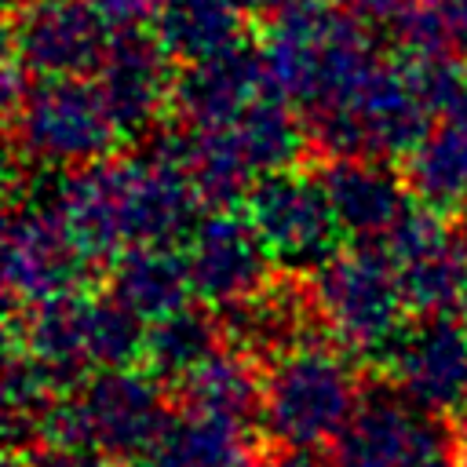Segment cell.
Wrapping results in <instances>:
<instances>
[{
    "mask_svg": "<svg viewBox=\"0 0 467 467\" xmlns=\"http://www.w3.org/2000/svg\"><path fill=\"white\" fill-rule=\"evenodd\" d=\"M259 51L274 91L299 109V120L339 106L379 62L365 22L332 0H292L274 11Z\"/></svg>",
    "mask_w": 467,
    "mask_h": 467,
    "instance_id": "6da1fadb",
    "label": "cell"
},
{
    "mask_svg": "<svg viewBox=\"0 0 467 467\" xmlns=\"http://www.w3.org/2000/svg\"><path fill=\"white\" fill-rule=\"evenodd\" d=\"M168 420V394L153 368H99L47 405L36 423V445H80L135 467L157 445Z\"/></svg>",
    "mask_w": 467,
    "mask_h": 467,
    "instance_id": "7a4b0ae2",
    "label": "cell"
},
{
    "mask_svg": "<svg viewBox=\"0 0 467 467\" xmlns=\"http://www.w3.org/2000/svg\"><path fill=\"white\" fill-rule=\"evenodd\" d=\"M361 383L347 350L321 343H296L281 350L263 379V412L274 445L321 449L339 438L361 405Z\"/></svg>",
    "mask_w": 467,
    "mask_h": 467,
    "instance_id": "3957f363",
    "label": "cell"
},
{
    "mask_svg": "<svg viewBox=\"0 0 467 467\" xmlns=\"http://www.w3.org/2000/svg\"><path fill=\"white\" fill-rule=\"evenodd\" d=\"M306 288L317 321L347 354H387L405 332L401 321L409 303L401 296L394 259L383 244L354 241L350 248H336L325 263L314 266Z\"/></svg>",
    "mask_w": 467,
    "mask_h": 467,
    "instance_id": "277c9868",
    "label": "cell"
},
{
    "mask_svg": "<svg viewBox=\"0 0 467 467\" xmlns=\"http://www.w3.org/2000/svg\"><path fill=\"white\" fill-rule=\"evenodd\" d=\"M15 150L40 168H80L109 157L120 128L106 106L99 80L88 77H29L7 102Z\"/></svg>",
    "mask_w": 467,
    "mask_h": 467,
    "instance_id": "5b68a950",
    "label": "cell"
},
{
    "mask_svg": "<svg viewBox=\"0 0 467 467\" xmlns=\"http://www.w3.org/2000/svg\"><path fill=\"white\" fill-rule=\"evenodd\" d=\"M460 438L394 383L368 387L332 441V467H460Z\"/></svg>",
    "mask_w": 467,
    "mask_h": 467,
    "instance_id": "8992f818",
    "label": "cell"
},
{
    "mask_svg": "<svg viewBox=\"0 0 467 467\" xmlns=\"http://www.w3.org/2000/svg\"><path fill=\"white\" fill-rule=\"evenodd\" d=\"M241 204L274 263L303 270L325 263L339 248L336 241L343 230L321 175H306L296 168L266 171L252 182Z\"/></svg>",
    "mask_w": 467,
    "mask_h": 467,
    "instance_id": "52a82bcc",
    "label": "cell"
},
{
    "mask_svg": "<svg viewBox=\"0 0 467 467\" xmlns=\"http://www.w3.org/2000/svg\"><path fill=\"white\" fill-rule=\"evenodd\" d=\"M113 33L117 29L84 0H26L11 7L7 58L29 77H91Z\"/></svg>",
    "mask_w": 467,
    "mask_h": 467,
    "instance_id": "ba28073f",
    "label": "cell"
},
{
    "mask_svg": "<svg viewBox=\"0 0 467 467\" xmlns=\"http://www.w3.org/2000/svg\"><path fill=\"white\" fill-rule=\"evenodd\" d=\"M394 259L401 296L416 317L452 314L467 299V234L449 226L438 208L412 204V212L383 241Z\"/></svg>",
    "mask_w": 467,
    "mask_h": 467,
    "instance_id": "9c48e42d",
    "label": "cell"
},
{
    "mask_svg": "<svg viewBox=\"0 0 467 467\" xmlns=\"http://www.w3.org/2000/svg\"><path fill=\"white\" fill-rule=\"evenodd\" d=\"M91 266L95 263L36 197L26 193V201H11L4 223V288L11 310L80 288Z\"/></svg>",
    "mask_w": 467,
    "mask_h": 467,
    "instance_id": "30bf717a",
    "label": "cell"
},
{
    "mask_svg": "<svg viewBox=\"0 0 467 467\" xmlns=\"http://www.w3.org/2000/svg\"><path fill=\"white\" fill-rule=\"evenodd\" d=\"M186 263L193 296L212 306H230L270 285V248L248 215L212 208L186 234Z\"/></svg>",
    "mask_w": 467,
    "mask_h": 467,
    "instance_id": "8fae6325",
    "label": "cell"
},
{
    "mask_svg": "<svg viewBox=\"0 0 467 467\" xmlns=\"http://www.w3.org/2000/svg\"><path fill=\"white\" fill-rule=\"evenodd\" d=\"M390 383L427 412L467 409V325L449 314L420 317L387 350Z\"/></svg>",
    "mask_w": 467,
    "mask_h": 467,
    "instance_id": "7c38bea8",
    "label": "cell"
},
{
    "mask_svg": "<svg viewBox=\"0 0 467 467\" xmlns=\"http://www.w3.org/2000/svg\"><path fill=\"white\" fill-rule=\"evenodd\" d=\"M95 80L106 95V106L124 139L142 135L157 124L164 106L175 95V58L153 33L139 26L117 29Z\"/></svg>",
    "mask_w": 467,
    "mask_h": 467,
    "instance_id": "4fadbf2b",
    "label": "cell"
},
{
    "mask_svg": "<svg viewBox=\"0 0 467 467\" xmlns=\"http://www.w3.org/2000/svg\"><path fill=\"white\" fill-rule=\"evenodd\" d=\"M332 212L339 219V230L350 234L354 241H372L383 244L390 230L412 212V186L409 179H398L387 161L372 157H328L325 168L317 171Z\"/></svg>",
    "mask_w": 467,
    "mask_h": 467,
    "instance_id": "5bb4252c",
    "label": "cell"
},
{
    "mask_svg": "<svg viewBox=\"0 0 467 467\" xmlns=\"http://www.w3.org/2000/svg\"><path fill=\"white\" fill-rule=\"evenodd\" d=\"M270 91L274 84L263 51L241 40L212 58L182 66V73L175 77L171 106L182 124H219L244 113L252 102H259Z\"/></svg>",
    "mask_w": 467,
    "mask_h": 467,
    "instance_id": "9a60e30c",
    "label": "cell"
},
{
    "mask_svg": "<svg viewBox=\"0 0 467 467\" xmlns=\"http://www.w3.org/2000/svg\"><path fill=\"white\" fill-rule=\"evenodd\" d=\"M405 161V179L423 204L438 212L467 204V80Z\"/></svg>",
    "mask_w": 467,
    "mask_h": 467,
    "instance_id": "2e32d148",
    "label": "cell"
},
{
    "mask_svg": "<svg viewBox=\"0 0 467 467\" xmlns=\"http://www.w3.org/2000/svg\"><path fill=\"white\" fill-rule=\"evenodd\" d=\"M109 296L131 306L142 321L186 306L193 299L186 252L175 244H128L109 263Z\"/></svg>",
    "mask_w": 467,
    "mask_h": 467,
    "instance_id": "e0dca14e",
    "label": "cell"
},
{
    "mask_svg": "<svg viewBox=\"0 0 467 467\" xmlns=\"http://www.w3.org/2000/svg\"><path fill=\"white\" fill-rule=\"evenodd\" d=\"M179 409L248 427L263 412V372L248 350H215L175 379Z\"/></svg>",
    "mask_w": 467,
    "mask_h": 467,
    "instance_id": "ac0fdd59",
    "label": "cell"
},
{
    "mask_svg": "<svg viewBox=\"0 0 467 467\" xmlns=\"http://www.w3.org/2000/svg\"><path fill=\"white\" fill-rule=\"evenodd\" d=\"M244 15L237 0H164L153 18V36L179 66H190L241 44Z\"/></svg>",
    "mask_w": 467,
    "mask_h": 467,
    "instance_id": "d6986e66",
    "label": "cell"
},
{
    "mask_svg": "<svg viewBox=\"0 0 467 467\" xmlns=\"http://www.w3.org/2000/svg\"><path fill=\"white\" fill-rule=\"evenodd\" d=\"M135 467H248V438L234 420L179 409Z\"/></svg>",
    "mask_w": 467,
    "mask_h": 467,
    "instance_id": "ffe728a7",
    "label": "cell"
},
{
    "mask_svg": "<svg viewBox=\"0 0 467 467\" xmlns=\"http://www.w3.org/2000/svg\"><path fill=\"white\" fill-rule=\"evenodd\" d=\"M223 325L208 310L186 303L179 310H168L146 325V347L142 358L157 376H168L171 383L186 376L193 365H201L208 354L219 350Z\"/></svg>",
    "mask_w": 467,
    "mask_h": 467,
    "instance_id": "44dd1931",
    "label": "cell"
},
{
    "mask_svg": "<svg viewBox=\"0 0 467 467\" xmlns=\"http://www.w3.org/2000/svg\"><path fill=\"white\" fill-rule=\"evenodd\" d=\"M394 22L398 51L467 62V0H412Z\"/></svg>",
    "mask_w": 467,
    "mask_h": 467,
    "instance_id": "7402d4cb",
    "label": "cell"
},
{
    "mask_svg": "<svg viewBox=\"0 0 467 467\" xmlns=\"http://www.w3.org/2000/svg\"><path fill=\"white\" fill-rule=\"evenodd\" d=\"M7 467H109V456L80 445H33L18 456H11Z\"/></svg>",
    "mask_w": 467,
    "mask_h": 467,
    "instance_id": "603a6c76",
    "label": "cell"
},
{
    "mask_svg": "<svg viewBox=\"0 0 467 467\" xmlns=\"http://www.w3.org/2000/svg\"><path fill=\"white\" fill-rule=\"evenodd\" d=\"M88 7H95L113 29H131L142 22H153L164 0H84Z\"/></svg>",
    "mask_w": 467,
    "mask_h": 467,
    "instance_id": "cb8c5ba5",
    "label": "cell"
},
{
    "mask_svg": "<svg viewBox=\"0 0 467 467\" xmlns=\"http://www.w3.org/2000/svg\"><path fill=\"white\" fill-rule=\"evenodd\" d=\"M332 4L358 15L361 22H383V18H398L412 0H332Z\"/></svg>",
    "mask_w": 467,
    "mask_h": 467,
    "instance_id": "d4e9b609",
    "label": "cell"
},
{
    "mask_svg": "<svg viewBox=\"0 0 467 467\" xmlns=\"http://www.w3.org/2000/svg\"><path fill=\"white\" fill-rule=\"evenodd\" d=\"M248 467H321L314 449H292V445H274L266 456H259Z\"/></svg>",
    "mask_w": 467,
    "mask_h": 467,
    "instance_id": "484cf974",
    "label": "cell"
},
{
    "mask_svg": "<svg viewBox=\"0 0 467 467\" xmlns=\"http://www.w3.org/2000/svg\"><path fill=\"white\" fill-rule=\"evenodd\" d=\"M237 4H241L248 15H266V18H270L274 11H281V7L292 4V0H237Z\"/></svg>",
    "mask_w": 467,
    "mask_h": 467,
    "instance_id": "4316f807",
    "label": "cell"
},
{
    "mask_svg": "<svg viewBox=\"0 0 467 467\" xmlns=\"http://www.w3.org/2000/svg\"><path fill=\"white\" fill-rule=\"evenodd\" d=\"M456 460H460V467H467V438H460V452H456Z\"/></svg>",
    "mask_w": 467,
    "mask_h": 467,
    "instance_id": "83f0119b",
    "label": "cell"
},
{
    "mask_svg": "<svg viewBox=\"0 0 467 467\" xmlns=\"http://www.w3.org/2000/svg\"><path fill=\"white\" fill-rule=\"evenodd\" d=\"M460 317H463V325H467V299H463V306H460Z\"/></svg>",
    "mask_w": 467,
    "mask_h": 467,
    "instance_id": "f1b7e54d",
    "label": "cell"
},
{
    "mask_svg": "<svg viewBox=\"0 0 467 467\" xmlns=\"http://www.w3.org/2000/svg\"><path fill=\"white\" fill-rule=\"evenodd\" d=\"M18 4H26V0H7V7H18Z\"/></svg>",
    "mask_w": 467,
    "mask_h": 467,
    "instance_id": "f546056e",
    "label": "cell"
}]
</instances>
